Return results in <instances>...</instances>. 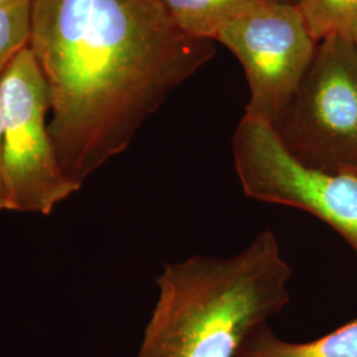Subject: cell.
<instances>
[{
    "mask_svg": "<svg viewBox=\"0 0 357 357\" xmlns=\"http://www.w3.org/2000/svg\"><path fill=\"white\" fill-rule=\"evenodd\" d=\"M216 40L243 65L250 89L245 113L273 125L305 76L318 45L296 3H258L224 26Z\"/></svg>",
    "mask_w": 357,
    "mask_h": 357,
    "instance_id": "8992f818",
    "label": "cell"
},
{
    "mask_svg": "<svg viewBox=\"0 0 357 357\" xmlns=\"http://www.w3.org/2000/svg\"><path fill=\"white\" fill-rule=\"evenodd\" d=\"M180 29L213 41L237 16L265 0H160Z\"/></svg>",
    "mask_w": 357,
    "mask_h": 357,
    "instance_id": "ba28073f",
    "label": "cell"
},
{
    "mask_svg": "<svg viewBox=\"0 0 357 357\" xmlns=\"http://www.w3.org/2000/svg\"><path fill=\"white\" fill-rule=\"evenodd\" d=\"M312 38L355 41L357 36V0H296Z\"/></svg>",
    "mask_w": 357,
    "mask_h": 357,
    "instance_id": "9c48e42d",
    "label": "cell"
},
{
    "mask_svg": "<svg viewBox=\"0 0 357 357\" xmlns=\"http://www.w3.org/2000/svg\"><path fill=\"white\" fill-rule=\"evenodd\" d=\"M305 166L357 176V45L318 43L291 98L271 125Z\"/></svg>",
    "mask_w": 357,
    "mask_h": 357,
    "instance_id": "3957f363",
    "label": "cell"
},
{
    "mask_svg": "<svg viewBox=\"0 0 357 357\" xmlns=\"http://www.w3.org/2000/svg\"><path fill=\"white\" fill-rule=\"evenodd\" d=\"M237 357H357V319L306 343L283 340L264 324L245 340Z\"/></svg>",
    "mask_w": 357,
    "mask_h": 357,
    "instance_id": "52a82bcc",
    "label": "cell"
},
{
    "mask_svg": "<svg viewBox=\"0 0 357 357\" xmlns=\"http://www.w3.org/2000/svg\"><path fill=\"white\" fill-rule=\"evenodd\" d=\"M355 44H356V45H357V36H356V38H355Z\"/></svg>",
    "mask_w": 357,
    "mask_h": 357,
    "instance_id": "5bb4252c",
    "label": "cell"
},
{
    "mask_svg": "<svg viewBox=\"0 0 357 357\" xmlns=\"http://www.w3.org/2000/svg\"><path fill=\"white\" fill-rule=\"evenodd\" d=\"M233 160L249 199L284 205L319 218L357 253V176L330 174L301 163L274 128L243 114L233 135Z\"/></svg>",
    "mask_w": 357,
    "mask_h": 357,
    "instance_id": "5b68a950",
    "label": "cell"
},
{
    "mask_svg": "<svg viewBox=\"0 0 357 357\" xmlns=\"http://www.w3.org/2000/svg\"><path fill=\"white\" fill-rule=\"evenodd\" d=\"M0 211H10L8 192L4 178V165H3V118L0 107Z\"/></svg>",
    "mask_w": 357,
    "mask_h": 357,
    "instance_id": "8fae6325",
    "label": "cell"
},
{
    "mask_svg": "<svg viewBox=\"0 0 357 357\" xmlns=\"http://www.w3.org/2000/svg\"><path fill=\"white\" fill-rule=\"evenodd\" d=\"M3 165L10 212H52L81 188L65 176L50 134V91L26 47L0 76Z\"/></svg>",
    "mask_w": 357,
    "mask_h": 357,
    "instance_id": "277c9868",
    "label": "cell"
},
{
    "mask_svg": "<svg viewBox=\"0 0 357 357\" xmlns=\"http://www.w3.org/2000/svg\"><path fill=\"white\" fill-rule=\"evenodd\" d=\"M283 1H291V3H296V0H283Z\"/></svg>",
    "mask_w": 357,
    "mask_h": 357,
    "instance_id": "4fadbf2b",
    "label": "cell"
},
{
    "mask_svg": "<svg viewBox=\"0 0 357 357\" xmlns=\"http://www.w3.org/2000/svg\"><path fill=\"white\" fill-rule=\"evenodd\" d=\"M291 280L270 229L229 257L167 264L137 357H237L245 340L290 303Z\"/></svg>",
    "mask_w": 357,
    "mask_h": 357,
    "instance_id": "7a4b0ae2",
    "label": "cell"
},
{
    "mask_svg": "<svg viewBox=\"0 0 357 357\" xmlns=\"http://www.w3.org/2000/svg\"><path fill=\"white\" fill-rule=\"evenodd\" d=\"M28 48L50 91L60 166L79 188L215 56L160 0H31Z\"/></svg>",
    "mask_w": 357,
    "mask_h": 357,
    "instance_id": "6da1fadb",
    "label": "cell"
},
{
    "mask_svg": "<svg viewBox=\"0 0 357 357\" xmlns=\"http://www.w3.org/2000/svg\"><path fill=\"white\" fill-rule=\"evenodd\" d=\"M11 1H15V0H0V4H4V3H11Z\"/></svg>",
    "mask_w": 357,
    "mask_h": 357,
    "instance_id": "7c38bea8",
    "label": "cell"
},
{
    "mask_svg": "<svg viewBox=\"0 0 357 357\" xmlns=\"http://www.w3.org/2000/svg\"><path fill=\"white\" fill-rule=\"evenodd\" d=\"M31 36V0L0 4V76L28 47Z\"/></svg>",
    "mask_w": 357,
    "mask_h": 357,
    "instance_id": "30bf717a",
    "label": "cell"
}]
</instances>
